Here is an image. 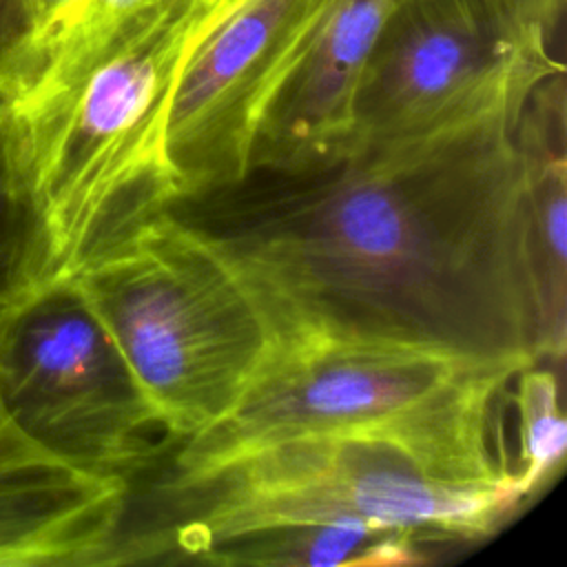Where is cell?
<instances>
[{
    "label": "cell",
    "mask_w": 567,
    "mask_h": 567,
    "mask_svg": "<svg viewBox=\"0 0 567 567\" xmlns=\"http://www.w3.org/2000/svg\"><path fill=\"white\" fill-rule=\"evenodd\" d=\"M441 551L423 538L361 520H330L264 527L215 543L204 565L261 567H408Z\"/></svg>",
    "instance_id": "12"
},
{
    "label": "cell",
    "mask_w": 567,
    "mask_h": 567,
    "mask_svg": "<svg viewBox=\"0 0 567 567\" xmlns=\"http://www.w3.org/2000/svg\"><path fill=\"white\" fill-rule=\"evenodd\" d=\"M95 0H31L47 53L84 18Z\"/></svg>",
    "instance_id": "17"
},
{
    "label": "cell",
    "mask_w": 567,
    "mask_h": 567,
    "mask_svg": "<svg viewBox=\"0 0 567 567\" xmlns=\"http://www.w3.org/2000/svg\"><path fill=\"white\" fill-rule=\"evenodd\" d=\"M217 0H95L13 100L53 272L73 277L179 199L166 151L173 89Z\"/></svg>",
    "instance_id": "3"
},
{
    "label": "cell",
    "mask_w": 567,
    "mask_h": 567,
    "mask_svg": "<svg viewBox=\"0 0 567 567\" xmlns=\"http://www.w3.org/2000/svg\"><path fill=\"white\" fill-rule=\"evenodd\" d=\"M520 370L405 346L281 339L241 401L153 467L184 470L279 436L377 423Z\"/></svg>",
    "instance_id": "7"
},
{
    "label": "cell",
    "mask_w": 567,
    "mask_h": 567,
    "mask_svg": "<svg viewBox=\"0 0 567 567\" xmlns=\"http://www.w3.org/2000/svg\"><path fill=\"white\" fill-rule=\"evenodd\" d=\"M525 102L303 168H255L168 210L235 268L279 341L527 368L545 359L516 137Z\"/></svg>",
    "instance_id": "1"
},
{
    "label": "cell",
    "mask_w": 567,
    "mask_h": 567,
    "mask_svg": "<svg viewBox=\"0 0 567 567\" xmlns=\"http://www.w3.org/2000/svg\"><path fill=\"white\" fill-rule=\"evenodd\" d=\"M512 385L520 443L516 483L529 503L565 463L567 421L560 408L558 377L543 361L523 368Z\"/></svg>",
    "instance_id": "14"
},
{
    "label": "cell",
    "mask_w": 567,
    "mask_h": 567,
    "mask_svg": "<svg viewBox=\"0 0 567 567\" xmlns=\"http://www.w3.org/2000/svg\"><path fill=\"white\" fill-rule=\"evenodd\" d=\"M328 0H217L195 31L166 122L179 199L239 182L259 117Z\"/></svg>",
    "instance_id": "8"
},
{
    "label": "cell",
    "mask_w": 567,
    "mask_h": 567,
    "mask_svg": "<svg viewBox=\"0 0 567 567\" xmlns=\"http://www.w3.org/2000/svg\"><path fill=\"white\" fill-rule=\"evenodd\" d=\"M392 2L323 4L259 117L248 171L303 168L352 148L357 89Z\"/></svg>",
    "instance_id": "9"
},
{
    "label": "cell",
    "mask_w": 567,
    "mask_h": 567,
    "mask_svg": "<svg viewBox=\"0 0 567 567\" xmlns=\"http://www.w3.org/2000/svg\"><path fill=\"white\" fill-rule=\"evenodd\" d=\"M516 137L525 166L532 255L540 295L543 359L567 350V97L565 71L532 91Z\"/></svg>",
    "instance_id": "11"
},
{
    "label": "cell",
    "mask_w": 567,
    "mask_h": 567,
    "mask_svg": "<svg viewBox=\"0 0 567 567\" xmlns=\"http://www.w3.org/2000/svg\"><path fill=\"white\" fill-rule=\"evenodd\" d=\"M565 71L507 0H394L354 97V144L421 135L523 104Z\"/></svg>",
    "instance_id": "6"
},
{
    "label": "cell",
    "mask_w": 567,
    "mask_h": 567,
    "mask_svg": "<svg viewBox=\"0 0 567 567\" xmlns=\"http://www.w3.org/2000/svg\"><path fill=\"white\" fill-rule=\"evenodd\" d=\"M69 279L113 339L171 445L224 419L279 346L235 268L168 208Z\"/></svg>",
    "instance_id": "4"
},
{
    "label": "cell",
    "mask_w": 567,
    "mask_h": 567,
    "mask_svg": "<svg viewBox=\"0 0 567 567\" xmlns=\"http://www.w3.org/2000/svg\"><path fill=\"white\" fill-rule=\"evenodd\" d=\"M507 2L516 9V13L523 20L538 27L547 35V40L554 42L565 18L567 0H507Z\"/></svg>",
    "instance_id": "18"
},
{
    "label": "cell",
    "mask_w": 567,
    "mask_h": 567,
    "mask_svg": "<svg viewBox=\"0 0 567 567\" xmlns=\"http://www.w3.org/2000/svg\"><path fill=\"white\" fill-rule=\"evenodd\" d=\"M131 481L91 472L0 485V567H100Z\"/></svg>",
    "instance_id": "10"
},
{
    "label": "cell",
    "mask_w": 567,
    "mask_h": 567,
    "mask_svg": "<svg viewBox=\"0 0 567 567\" xmlns=\"http://www.w3.org/2000/svg\"><path fill=\"white\" fill-rule=\"evenodd\" d=\"M75 470L27 441L9 421L0 403V485L66 476Z\"/></svg>",
    "instance_id": "16"
},
{
    "label": "cell",
    "mask_w": 567,
    "mask_h": 567,
    "mask_svg": "<svg viewBox=\"0 0 567 567\" xmlns=\"http://www.w3.org/2000/svg\"><path fill=\"white\" fill-rule=\"evenodd\" d=\"M0 403L27 441L82 472L133 483L171 447L71 279L0 308Z\"/></svg>",
    "instance_id": "5"
},
{
    "label": "cell",
    "mask_w": 567,
    "mask_h": 567,
    "mask_svg": "<svg viewBox=\"0 0 567 567\" xmlns=\"http://www.w3.org/2000/svg\"><path fill=\"white\" fill-rule=\"evenodd\" d=\"M55 281L49 228L35 195L18 113L0 100V308Z\"/></svg>",
    "instance_id": "13"
},
{
    "label": "cell",
    "mask_w": 567,
    "mask_h": 567,
    "mask_svg": "<svg viewBox=\"0 0 567 567\" xmlns=\"http://www.w3.org/2000/svg\"><path fill=\"white\" fill-rule=\"evenodd\" d=\"M514 377L368 425L279 436L184 470L151 467L153 478L131 483L109 565L199 563L235 534L330 520L405 529L436 549L481 543L527 505L501 443Z\"/></svg>",
    "instance_id": "2"
},
{
    "label": "cell",
    "mask_w": 567,
    "mask_h": 567,
    "mask_svg": "<svg viewBox=\"0 0 567 567\" xmlns=\"http://www.w3.org/2000/svg\"><path fill=\"white\" fill-rule=\"evenodd\" d=\"M49 53L31 0H0V100H18L40 80Z\"/></svg>",
    "instance_id": "15"
}]
</instances>
